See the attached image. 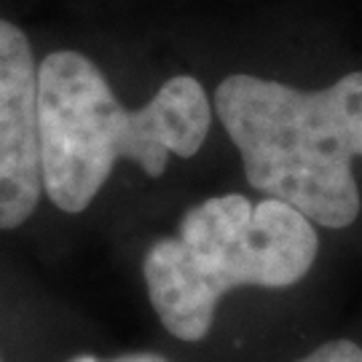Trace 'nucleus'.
I'll return each instance as SVG.
<instances>
[{
    "label": "nucleus",
    "instance_id": "nucleus-3",
    "mask_svg": "<svg viewBox=\"0 0 362 362\" xmlns=\"http://www.w3.org/2000/svg\"><path fill=\"white\" fill-rule=\"evenodd\" d=\"M320 236L282 199L242 194L204 199L180 218L175 236L148 245L143 276L161 325L180 341H202L220 298L233 287H290L317 260Z\"/></svg>",
    "mask_w": 362,
    "mask_h": 362
},
{
    "label": "nucleus",
    "instance_id": "nucleus-1",
    "mask_svg": "<svg viewBox=\"0 0 362 362\" xmlns=\"http://www.w3.org/2000/svg\"><path fill=\"white\" fill-rule=\"evenodd\" d=\"M38 124L43 191L57 209L76 215L94 202L118 161L161 177L169 156L199 153L212 105L194 76H175L132 110L89 57L52 52L38 65Z\"/></svg>",
    "mask_w": 362,
    "mask_h": 362
},
{
    "label": "nucleus",
    "instance_id": "nucleus-6",
    "mask_svg": "<svg viewBox=\"0 0 362 362\" xmlns=\"http://www.w3.org/2000/svg\"><path fill=\"white\" fill-rule=\"evenodd\" d=\"M67 362H169L167 357L156 354V351H137V354H121V357H113V360H100L94 354H78Z\"/></svg>",
    "mask_w": 362,
    "mask_h": 362
},
{
    "label": "nucleus",
    "instance_id": "nucleus-4",
    "mask_svg": "<svg viewBox=\"0 0 362 362\" xmlns=\"http://www.w3.org/2000/svg\"><path fill=\"white\" fill-rule=\"evenodd\" d=\"M38 65L30 40L0 19V228H19L40 202Z\"/></svg>",
    "mask_w": 362,
    "mask_h": 362
},
{
    "label": "nucleus",
    "instance_id": "nucleus-5",
    "mask_svg": "<svg viewBox=\"0 0 362 362\" xmlns=\"http://www.w3.org/2000/svg\"><path fill=\"white\" fill-rule=\"evenodd\" d=\"M298 362H362V346H357L354 341H346V338H336V341L317 346Z\"/></svg>",
    "mask_w": 362,
    "mask_h": 362
},
{
    "label": "nucleus",
    "instance_id": "nucleus-2",
    "mask_svg": "<svg viewBox=\"0 0 362 362\" xmlns=\"http://www.w3.org/2000/svg\"><path fill=\"white\" fill-rule=\"evenodd\" d=\"M215 113L255 191L300 209L314 226L357 220L351 164L362 158V70L317 91L236 73L220 81Z\"/></svg>",
    "mask_w": 362,
    "mask_h": 362
}]
</instances>
